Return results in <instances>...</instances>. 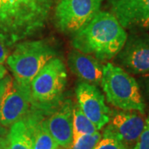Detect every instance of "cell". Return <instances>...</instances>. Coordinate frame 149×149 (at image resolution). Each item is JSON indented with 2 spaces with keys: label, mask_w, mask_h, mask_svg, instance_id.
<instances>
[{
  "label": "cell",
  "mask_w": 149,
  "mask_h": 149,
  "mask_svg": "<svg viewBox=\"0 0 149 149\" xmlns=\"http://www.w3.org/2000/svg\"><path fill=\"white\" fill-rule=\"evenodd\" d=\"M128 37L125 28L108 12H99L86 25L74 33L72 46L100 61L116 56Z\"/></svg>",
  "instance_id": "obj_1"
},
{
  "label": "cell",
  "mask_w": 149,
  "mask_h": 149,
  "mask_svg": "<svg viewBox=\"0 0 149 149\" xmlns=\"http://www.w3.org/2000/svg\"><path fill=\"white\" fill-rule=\"evenodd\" d=\"M67 72L64 62L54 57L44 65L30 84L31 108L47 117L63 100Z\"/></svg>",
  "instance_id": "obj_2"
},
{
  "label": "cell",
  "mask_w": 149,
  "mask_h": 149,
  "mask_svg": "<svg viewBox=\"0 0 149 149\" xmlns=\"http://www.w3.org/2000/svg\"><path fill=\"white\" fill-rule=\"evenodd\" d=\"M101 85L107 101L122 110H133L143 114L146 104L139 83L126 70L116 65L103 66Z\"/></svg>",
  "instance_id": "obj_3"
},
{
  "label": "cell",
  "mask_w": 149,
  "mask_h": 149,
  "mask_svg": "<svg viewBox=\"0 0 149 149\" xmlns=\"http://www.w3.org/2000/svg\"><path fill=\"white\" fill-rule=\"evenodd\" d=\"M56 55L55 48L46 40L23 41L17 42L6 61L17 82L29 85Z\"/></svg>",
  "instance_id": "obj_4"
},
{
  "label": "cell",
  "mask_w": 149,
  "mask_h": 149,
  "mask_svg": "<svg viewBox=\"0 0 149 149\" xmlns=\"http://www.w3.org/2000/svg\"><path fill=\"white\" fill-rule=\"evenodd\" d=\"M0 34L10 47L35 34L23 0H0Z\"/></svg>",
  "instance_id": "obj_5"
},
{
  "label": "cell",
  "mask_w": 149,
  "mask_h": 149,
  "mask_svg": "<svg viewBox=\"0 0 149 149\" xmlns=\"http://www.w3.org/2000/svg\"><path fill=\"white\" fill-rule=\"evenodd\" d=\"M103 0H58L55 23L61 32L73 33L86 25L100 12Z\"/></svg>",
  "instance_id": "obj_6"
},
{
  "label": "cell",
  "mask_w": 149,
  "mask_h": 149,
  "mask_svg": "<svg viewBox=\"0 0 149 149\" xmlns=\"http://www.w3.org/2000/svg\"><path fill=\"white\" fill-rule=\"evenodd\" d=\"M145 125L142 113L133 110H116L111 113L110 120L102 136L118 140L129 149H136Z\"/></svg>",
  "instance_id": "obj_7"
},
{
  "label": "cell",
  "mask_w": 149,
  "mask_h": 149,
  "mask_svg": "<svg viewBox=\"0 0 149 149\" xmlns=\"http://www.w3.org/2000/svg\"><path fill=\"white\" fill-rule=\"evenodd\" d=\"M118 66L133 74H149V34L132 33L117 56Z\"/></svg>",
  "instance_id": "obj_8"
},
{
  "label": "cell",
  "mask_w": 149,
  "mask_h": 149,
  "mask_svg": "<svg viewBox=\"0 0 149 149\" xmlns=\"http://www.w3.org/2000/svg\"><path fill=\"white\" fill-rule=\"evenodd\" d=\"M75 94L80 109L98 130L108 124L112 111L105 104L104 96L95 85L80 82L76 87Z\"/></svg>",
  "instance_id": "obj_9"
},
{
  "label": "cell",
  "mask_w": 149,
  "mask_h": 149,
  "mask_svg": "<svg viewBox=\"0 0 149 149\" xmlns=\"http://www.w3.org/2000/svg\"><path fill=\"white\" fill-rule=\"evenodd\" d=\"M30 109V85H23L13 80L0 105V123L4 128H10L25 117Z\"/></svg>",
  "instance_id": "obj_10"
},
{
  "label": "cell",
  "mask_w": 149,
  "mask_h": 149,
  "mask_svg": "<svg viewBox=\"0 0 149 149\" xmlns=\"http://www.w3.org/2000/svg\"><path fill=\"white\" fill-rule=\"evenodd\" d=\"M71 100H63L55 110L44 119V125L59 147L69 149L73 141V110Z\"/></svg>",
  "instance_id": "obj_11"
},
{
  "label": "cell",
  "mask_w": 149,
  "mask_h": 149,
  "mask_svg": "<svg viewBox=\"0 0 149 149\" xmlns=\"http://www.w3.org/2000/svg\"><path fill=\"white\" fill-rule=\"evenodd\" d=\"M109 3L123 28H149V0H109Z\"/></svg>",
  "instance_id": "obj_12"
},
{
  "label": "cell",
  "mask_w": 149,
  "mask_h": 149,
  "mask_svg": "<svg viewBox=\"0 0 149 149\" xmlns=\"http://www.w3.org/2000/svg\"><path fill=\"white\" fill-rule=\"evenodd\" d=\"M68 65L71 71L82 82L95 86L101 83L103 65L95 57L74 49L68 56Z\"/></svg>",
  "instance_id": "obj_13"
},
{
  "label": "cell",
  "mask_w": 149,
  "mask_h": 149,
  "mask_svg": "<svg viewBox=\"0 0 149 149\" xmlns=\"http://www.w3.org/2000/svg\"><path fill=\"white\" fill-rule=\"evenodd\" d=\"M46 116L42 113L31 108L27 115L22 118L28 135L31 139L33 149H57V143L44 125Z\"/></svg>",
  "instance_id": "obj_14"
},
{
  "label": "cell",
  "mask_w": 149,
  "mask_h": 149,
  "mask_svg": "<svg viewBox=\"0 0 149 149\" xmlns=\"http://www.w3.org/2000/svg\"><path fill=\"white\" fill-rule=\"evenodd\" d=\"M27 8L33 31L41 30L47 20L54 0H23Z\"/></svg>",
  "instance_id": "obj_15"
},
{
  "label": "cell",
  "mask_w": 149,
  "mask_h": 149,
  "mask_svg": "<svg viewBox=\"0 0 149 149\" xmlns=\"http://www.w3.org/2000/svg\"><path fill=\"white\" fill-rule=\"evenodd\" d=\"M6 139L9 149H33L32 141L22 119L11 126Z\"/></svg>",
  "instance_id": "obj_16"
},
{
  "label": "cell",
  "mask_w": 149,
  "mask_h": 149,
  "mask_svg": "<svg viewBox=\"0 0 149 149\" xmlns=\"http://www.w3.org/2000/svg\"><path fill=\"white\" fill-rule=\"evenodd\" d=\"M95 125L86 117L78 104H74L73 110V141L85 134L96 133ZM72 141V142H73Z\"/></svg>",
  "instance_id": "obj_17"
},
{
  "label": "cell",
  "mask_w": 149,
  "mask_h": 149,
  "mask_svg": "<svg viewBox=\"0 0 149 149\" xmlns=\"http://www.w3.org/2000/svg\"><path fill=\"white\" fill-rule=\"evenodd\" d=\"M102 139L98 131L92 134H85L74 140L69 149H94Z\"/></svg>",
  "instance_id": "obj_18"
},
{
  "label": "cell",
  "mask_w": 149,
  "mask_h": 149,
  "mask_svg": "<svg viewBox=\"0 0 149 149\" xmlns=\"http://www.w3.org/2000/svg\"><path fill=\"white\" fill-rule=\"evenodd\" d=\"M94 149H129L116 139L109 136H102V139Z\"/></svg>",
  "instance_id": "obj_19"
},
{
  "label": "cell",
  "mask_w": 149,
  "mask_h": 149,
  "mask_svg": "<svg viewBox=\"0 0 149 149\" xmlns=\"http://www.w3.org/2000/svg\"><path fill=\"white\" fill-rule=\"evenodd\" d=\"M136 149H149V116L145 119L143 130L140 135Z\"/></svg>",
  "instance_id": "obj_20"
},
{
  "label": "cell",
  "mask_w": 149,
  "mask_h": 149,
  "mask_svg": "<svg viewBox=\"0 0 149 149\" xmlns=\"http://www.w3.org/2000/svg\"><path fill=\"white\" fill-rule=\"evenodd\" d=\"M13 78L8 74H6L3 78L0 80V105L3 99L5 98L7 93L9 91L11 85L13 84Z\"/></svg>",
  "instance_id": "obj_21"
},
{
  "label": "cell",
  "mask_w": 149,
  "mask_h": 149,
  "mask_svg": "<svg viewBox=\"0 0 149 149\" xmlns=\"http://www.w3.org/2000/svg\"><path fill=\"white\" fill-rule=\"evenodd\" d=\"M9 47L4 37L0 34V65L3 64L8 58L9 55Z\"/></svg>",
  "instance_id": "obj_22"
},
{
  "label": "cell",
  "mask_w": 149,
  "mask_h": 149,
  "mask_svg": "<svg viewBox=\"0 0 149 149\" xmlns=\"http://www.w3.org/2000/svg\"><path fill=\"white\" fill-rule=\"evenodd\" d=\"M143 91L145 96L147 97L148 100L149 101V74H145V76L143 77Z\"/></svg>",
  "instance_id": "obj_23"
},
{
  "label": "cell",
  "mask_w": 149,
  "mask_h": 149,
  "mask_svg": "<svg viewBox=\"0 0 149 149\" xmlns=\"http://www.w3.org/2000/svg\"><path fill=\"white\" fill-rule=\"evenodd\" d=\"M0 149H9L6 137H3L0 139Z\"/></svg>",
  "instance_id": "obj_24"
},
{
  "label": "cell",
  "mask_w": 149,
  "mask_h": 149,
  "mask_svg": "<svg viewBox=\"0 0 149 149\" xmlns=\"http://www.w3.org/2000/svg\"><path fill=\"white\" fill-rule=\"evenodd\" d=\"M8 134V130L7 128H4L3 126H2V124L0 123V139L3 137H6Z\"/></svg>",
  "instance_id": "obj_25"
},
{
  "label": "cell",
  "mask_w": 149,
  "mask_h": 149,
  "mask_svg": "<svg viewBox=\"0 0 149 149\" xmlns=\"http://www.w3.org/2000/svg\"><path fill=\"white\" fill-rule=\"evenodd\" d=\"M6 74H7V70L3 65H0V80L3 78Z\"/></svg>",
  "instance_id": "obj_26"
}]
</instances>
